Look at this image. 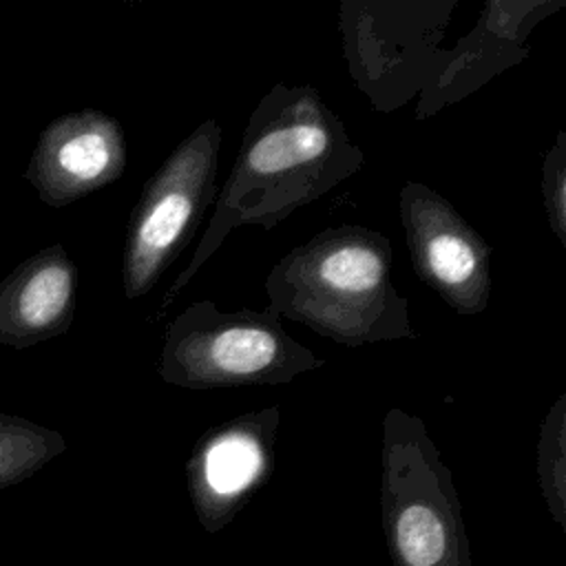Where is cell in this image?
Instances as JSON below:
<instances>
[{"label": "cell", "instance_id": "1", "mask_svg": "<svg viewBox=\"0 0 566 566\" xmlns=\"http://www.w3.org/2000/svg\"><path fill=\"white\" fill-rule=\"evenodd\" d=\"M363 148L310 84H274L252 108L239 153L217 190L212 217L190 263L164 294L161 312L241 226L272 230L298 208L325 197L363 166Z\"/></svg>", "mask_w": 566, "mask_h": 566}, {"label": "cell", "instance_id": "2", "mask_svg": "<svg viewBox=\"0 0 566 566\" xmlns=\"http://www.w3.org/2000/svg\"><path fill=\"white\" fill-rule=\"evenodd\" d=\"M391 254L389 239L374 228H325L270 270V307L347 347L413 338L409 303L391 281Z\"/></svg>", "mask_w": 566, "mask_h": 566}, {"label": "cell", "instance_id": "3", "mask_svg": "<svg viewBox=\"0 0 566 566\" xmlns=\"http://www.w3.org/2000/svg\"><path fill=\"white\" fill-rule=\"evenodd\" d=\"M380 522L394 566H473L462 504L422 418H382Z\"/></svg>", "mask_w": 566, "mask_h": 566}, {"label": "cell", "instance_id": "4", "mask_svg": "<svg viewBox=\"0 0 566 566\" xmlns=\"http://www.w3.org/2000/svg\"><path fill=\"white\" fill-rule=\"evenodd\" d=\"M323 365L283 329L272 307L223 312L195 301L166 325L157 371L184 389H234L283 385Z\"/></svg>", "mask_w": 566, "mask_h": 566}, {"label": "cell", "instance_id": "5", "mask_svg": "<svg viewBox=\"0 0 566 566\" xmlns=\"http://www.w3.org/2000/svg\"><path fill=\"white\" fill-rule=\"evenodd\" d=\"M455 0H343L338 31L356 86L380 113L422 91L444 51Z\"/></svg>", "mask_w": 566, "mask_h": 566}, {"label": "cell", "instance_id": "6", "mask_svg": "<svg viewBox=\"0 0 566 566\" xmlns=\"http://www.w3.org/2000/svg\"><path fill=\"white\" fill-rule=\"evenodd\" d=\"M221 128L214 117L199 124L146 181L126 234L124 296L135 301L153 290L190 243L217 197Z\"/></svg>", "mask_w": 566, "mask_h": 566}, {"label": "cell", "instance_id": "7", "mask_svg": "<svg viewBox=\"0 0 566 566\" xmlns=\"http://www.w3.org/2000/svg\"><path fill=\"white\" fill-rule=\"evenodd\" d=\"M411 265L451 310L473 316L491 298V248L462 212L440 192L407 181L398 197Z\"/></svg>", "mask_w": 566, "mask_h": 566}, {"label": "cell", "instance_id": "8", "mask_svg": "<svg viewBox=\"0 0 566 566\" xmlns=\"http://www.w3.org/2000/svg\"><path fill=\"white\" fill-rule=\"evenodd\" d=\"M279 424L281 409L263 407L210 427L192 447L186 482L197 520L208 533L228 526L270 480Z\"/></svg>", "mask_w": 566, "mask_h": 566}, {"label": "cell", "instance_id": "9", "mask_svg": "<svg viewBox=\"0 0 566 566\" xmlns=\"http://www.w3.org/2000/svg\"><path fill=\"white\" fill-rule=\"evenodd\" d=\"M124 168L126 139L119 122L97 108H80L49 122L24 177L46 206L62 208L113 184Z\"/></svg>", "mask_w": 566, "mask_h": 566}, {"label": "cell", "instance_id": "10", "mask_svg": "<svg viewBox=\"0 0 566 566\" xmlns=\"http://www.w3.org/2000/svg\"><path fill=\"white\" fill-rule=\"evenodd\" d=\"M564 2L551 0H491L484 2L471 33L455 49L444 51L416 102V119L464 99L493 75L515 66L528 55L531 31Z\"/></svg>", "mask_w": 566, "mask_h": 566}, {"label": "cell", "instance_id": "11", "mask_svg": "<svg viewBox=\"0 0 566 566\" xmlns=\"http://www.w3.org/2000/svg\"><path fill=\"white\" fill-rule=\"evenodd\" d=\"M77 268L57 245L38 250L0 281V345L27 349L64 334L75 314Z\"/></svg>", "mask_w": 566, "mask_h": 566}, {"label": "cell", "instance_id": "12", "mask_svg": "<svg viewBox=\"0 0 566 566\" xmlns=\"http://www.w3.org/2000/svg\"><path fill=\"white\" fill-rule=\"evenodd\" d=\"M66 449V440L33 420L0 413V489L24 482Z\"/></svg>", "mask_w": 566, "mask_h": 566}, {"label": "cell", "instance_id": "13", "mask_svg": "<svg viewBox=\"0 0 566 566\" xmlns=\"http://www.w3.org/2000/svg\"><path fill=\"white\" fill-rule=\"evenodd\" d=\"M537 480L548 513L566 533V394L557 396L539 427Z\"/></svg>", "mask_w": 566, "mask_h": 566}, {"label": "cell", "instance_id": "14", "mask_svg": "<svg viewBox=\"0 0 566 566\" xmlns=\"http://www.w3.org/2000/svg\"><path fill=\"white\" fill-rule=\"evenodd\" d=\"M542 197L548 226L566 248V130H557L555 142L544 155Z\"/></svg>", "mask_w": 566, "mask_h": 566}]
</instances>
